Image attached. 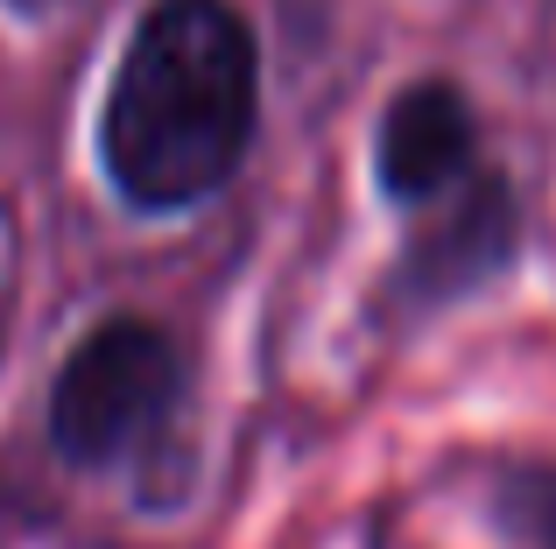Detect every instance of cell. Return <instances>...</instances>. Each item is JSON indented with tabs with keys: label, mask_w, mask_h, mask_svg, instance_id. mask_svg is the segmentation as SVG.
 Here are the masks:
<instances>
[{
	"label": "cell",
	"mask_w": 556,
	"mask_h": 549,
	"mask_svg": "<svg viewBox=\"0 0 556 549\" xmlns=\"http://www.w3.org/2000/svg\"><path fill=\"white\" fill-rule=\"evenodd\" d=\"M261 56L226 0H163L135 28L99 120V155L127 205L177 212L212 197L254 141Z\"/></svg>",
	"instance_id": "obj_1"
},
{
	"label": "cell",
	"mask_w": 556,
	"mask_h": 549,
	"mask_svg": "<svg viewBox=\"0 0 556 549\" xmlns=\"http://www.w3.org/2000/svg\"><path fill=\"white\" fill-rule=\"evenodd\" d=\"M184 401V353L149 317L92 324L50 381V444L64 465H121Z\"/></svg>",
	"instance_id": "obj_2"
},
{
	"label": "cell",
	"mask_w": 556,
	"mask_h": 549,
	"mask_svg": "<svg viewBox=\"0 0 556 549\" xmlns=\"http://www.w3.org/2000/svg\"><path fill=\"white\" fill-rule=\"evenodd\" d=\"M507 261H515V191L493 169H472L416 226V240L402 254V296L408 303H451L465 289H479L486 274H501Z\"/></svg>",
	"instance_id": "obj_3"
},
{
	"label": "cell",
	"mask_w": 556,
	"mask_h": 549,
	"mask_svg": "<svg viewBox=\"0 0 556 549\" xmlns=\"http://www.w3.org/2000/svg\"><path fill=\"white\" fill-rule=\"evenodd\" d=\"M374 169L380 191L402 197V205H437L444 191H458L479 169V127L458 85L422 78L408 92H394L374 135Z\"/></svg>",
	"instance_id": "obj_4"
},
{
	"label": "cell",
	"mask_w": 556,
	"mask_h": 549,
	"mask_svg": "<svg viewBox=\"0 0 556 549\" xmlns=\"http://www.w3.org/2000/svg\"><path fill=\"white\" fill-rule=\"evenodd\" d=\"M501 528L521 549H556V465H515L501 480Z\"/></svg>",
	"instance_id": "obj_5"
},
{
	"label": "cell",
	"mask_w": 556,
	"mask_h": 549,
	"mask_svg": "<svg viewBox=\"0 0 556 549\" xmlns=\"http://www.w3.org/2000/svg\"><path fill=\"white\" fill-rule=\"evenodd\" d=\"M8 8H22V14H42V8H56V0H8Z\"/></svg>",
	"instance_id": "obj_6"
},
{
	"label": "cell",
	"mask_w": 556,
	"mask_h": 549,
	"mask_svg": "<svg viewBox=\"0 0 556 549\" xmlns=\"http://www.w3.org/2000/svg\"><path fill=\"white\" fill-rule=\"evenodd\" d=\"M0 324H8V282H0Z\"/></svg>",
	"instance_id": "obj_7"
}]
</instances>
